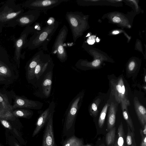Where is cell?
<instances>
[{
  "label": "cell",
  "mask_w": 146,
  "mask_h": 146,
  "mask_svg": "<svg viewBox=\"0 0 146 146\" xmlns=\"http://www.w3.org/2000/svg\"><path fill=\"white\" fill-rule=\"evenodd\" d=\"M84 94L83 91L78 93L70 102L65 112L62 133L66 138L74 135L75 121Z\"/></svg>",
  "instance_id": "1"
},
{
  "label": "cell",
  "mask_w": 146,
  "mask_h": 146,
  "mask_svg": "<svg viewBox=\"0 0 146 146\" xmlns=\"http://www.w3.org/2000/svg\"><path fill=\"white\" fill-rule=\"evenodd\" d=\"M52 22L40 31L36 30L31 39L30 46L31 48L36 49L42 48L47 50V46L52 36L59 26L58 22L52 18Z\"/></svg>",
  "instance_id": "2"
},
{
  "label": "cell",
  "mask_w": 146,
  "mask_h": 146,
  "mask_svg": "<svg viewBox=\"0 0 146 146\" xmlns=\"http://www.w3.org/2000/svg\"><path fill=\"white\" fill-rule=\"evenodd\" d=\"M111 95L113 96L115 101L118 104L125 102L128 105L130 103L128 96V90L126 87L123 77L119 76L118 78L110 80Z\"/></svg>",
  "instance_id": "3"
},
{
  "label": "cell",
  "mask_w": 146,
  "mask_h": 146,
  "mask_svg": "<svg viewBox=\"0 0 146 146\" xmlns=\"http://www.w3.org/2000/svg\"><path fill=\"white\" fill-rule=\"evenodd\" d=\"M68 30L64 25L59 31L52 47V53L55 55L62 62H65L67 59L68 55L64 45L68 34Z\"/></svg>",
  "instance_id": "4"
},
{
  "label": "cell",
  "mask_w": 146,
  "mask_h": 146,
  "mask_svg": "<svg viewBox=\"0 0 146 146\" xmlns=\"http://www.w3.org/2000/svg\"><path fill=\"white\" fill-rule=\"evenodd\" d=\"M65 17L71 29L73 41L75 42L83 30V18L77 11H67Z\"/></svg>",
  "instance_id": "5"
},
{
  "label": "cell",
  "mask_w": 146,
  "mask_h": 146,
  "mask_svg": "<svg viewBox=\"0 0 146 146\" xmlns=\"http://www.w3.org/2000/svg\"><path fill=\"white\" fill-rule=\"evenodd\" d=\"M54 63L50 54H44L35 67L34 71L35 82L39 86L45 75L53 69Z\"/></svg>",
  "instance_id": "6"
},
{
  "label": "cell",
  "mask_w": 146,
  "mask_h": 146,
  "mask_svg": "<svg viewBox=\"0 0 146 146\" xmlns=\"http://www.w3.org/2000/svg\"><path fill=\"white\" fill-rule=\"evenodd\" d=\"M70 0H32L27 3V6L33 10H46L56 7L63 2Z\"/></svg>",
  "instance_id": "7"
},
{
  "label": "cell",
  "mask_w": 146,
  "mask_h": 146,
  "mask_svg": "<svg viewBox=\"0 0 146 146\" xmlns=\"http://www.w3.org/2000/svg\"><path fill=\"white\" fill-rule=\"evenodd\" d=\"M53 112L45 125L41 146H57L55 142L53 128Z\"/></svg>",
  "instance_id": "8"
},
{
  "label": "cell",
  "mask_w": 146,
  "mask_h": 146,
  "mask_svg": "<svg viewBox=\"0 0 146 146\" xmlns=\"http://www.w3.org/2000/svg\"><path fill=\"white\" fill-rule=\"evenodd\" d=\"M55 104L53 101L49 104V106L39 115L36 123L35 129L33 132V137L38 134L45 125L52 113L54 111Z\"/></svg>",
  "instance_id": "9"
},
{
  "label": "cell",
  "mask_w": 146,
  "mask_h": 146,
  "mask_svg": "<svg viewBox=\"0 0 146 146\" xmlns=\"http://www.w3.org/2000/svg\"><path fill=\"white\" fill-rule=\"evenodd\" d=\"M43 106V103L38 101H34L19 96H16L13 109L26 108L28 109L40 110Z\"/></svg>",
  "instance_id": "10"
},
{
  "label": "cell",
  "mask_w": 146,
  "mask_h": 146,
  "mask_svg": "<svg viewBox=\"0 0 146 146\" xmlns=\"http://www.w3.org/2000/svg\"><path fill=\"white\" fill-rule=\"evenodd\" d=\"M44 54L42 50L39 51L34 55L30 61L27 69V76L29 80H35L34 71L35 67Z\"/></svg>",
  "instance_id": "11"
},
{
  "label": "cell",
  "mask_w": 146,
  "mask_h": 146,
  "mask_svg": "<svg viewBox=\"0 0 146 146\" xmlns=\"http://www.w3.org/2000/svg\"><path fill=\"white\" fill-rule=\"evenodd\" d=\"M53 69L49 71L44 77L40 86L42 94L46 98L50 97L52 89Z\"/></svg>",
  "instance_id": "12"
},
{
  "label": "cell",
  "mask_w": 146,
  "mask_h": 146,
  "mask_svg": "<svg viewBox=\"0 0 146 146\" xmlns=\"http://www.w3.org/2000/svg\"><path fill=\"white\" fill-rule=\"evenodd\" d=\"M118 104L115 101L110 103L107 119L106 131L108 132L115 126Z\"/></svg>",
  "instance_id": "13"
},
{
  "label": "cell",
  "mask_w": 146,
  "mask_h": 146,
  "mask_svg": "<svg viewBox=\"0 0 146 146\" xmlns=\"http://www.w3.org/2000/svg\"><path fill=\"white\" fill-rule=\"evenodd\" d=\"M133 103L135 109L138 120L143 127L146 124V109L136 97L134 98Z\"/></svg>",
  "instance_id": "14"
},
{
  "label": "cell",
  "mask_w": 146,
  "mask_h": 146,
  "mask_svg": "<svg viewBox=\"0 0 146 146\" xmlns=\"http://www.w3.org/2000/svg\"><path fill=\"white\" fill-rule=\"evenodd\" d=\"M40 11L33 10L28 14L19 18V22L23 25H27L31 24L36 21L39 18Z\"/></svg>",
  "instance_id": "15"
},
{
  "label": "cell",
  "mask_w": 146,
  "mask_h": 146,
  "mask_svg": "<svg viewBox=\"0 0 146 146\" xmlns=\"http://www.w3.org/2000/svg\"><path fill=\"white\" fill-rule=\"evenodd\" d=\"M125 136L123 125L121 122L118 127L117 134L112 146H125Z\"/></svg>",
  "instance_id": "16"
},
{
  "label": "cell",
  "mask_w": 146,
  "mask_h": 146,
  "mask_svg": "<svg viewBox=\"0 0 146 146\" xmlns=\"http://www.w3.org/2000/svg\"><path fill=\"white\" fill-rule=\"evenodd\" d=\"M61 144L62 146H82L84 141L82 138H79L74 135L62 140Z\"/></svg>",
  "instance_id": "17"
},
{
  "label": "cell",
  "mask_w": 146,
  "mask_h": 146,
  "mask_svg": "<svg viewBox=\"0 0 146 146\" xmlns=\"http://www.w3.org/2000/svg\"><path fill=\"white\" fill-rule=\"evenodd\" d=\"M120 104L123 117L126 121L127 125L129 126L131 131H134L135 128L133 122L127 108L128 105L125 102H122Z\"/></svg>",
  "instance_id": "18"
},
{
  "label": "cell",
  "mask_w": 146,
  "mask_h": 146,
  "mask_svg": "<svg viewBox=\"0 0 146 146\" xmlns=\"http://www.w3.org/2000/svg\"><path fill=\"white\" fill-rule=\"evenodd\" d=\"M21 12V11H19L14 12L12 10L8 11H3L0 13V22H5L15 18Z\"/></svg>",
  "instance_id": "19"
},
{
  "label": "cell",
  "mask_w": 146,
  "mask_h": 146,
  "mask_svg": "<svg viewBox=\"0 0 146 146\" xmlns=\"http://www.w3.org/2000/svg\"><path fill=\"white\" fill-rule=\"evenodd\" d=\"M116 128L114 126L106 134L105 140L107 146H112L115 141L116 137Z\"/></svg>",
  "instance_id": "20"
},
{
  "label": "cell",
  "mask_w": 146,
  "mask_h": 146,
  "mask_svg": "<svg viewBox=\"0 0 146 146\" xmlns=\"http://www.w3.org/2000/svg\"><path fill=\"white\" fill-rule=\"evenodd\" d=\"M127 126V131L125 136V146H137L134 131H131Z\"/></svg>",
  "instance_id": "21"
},
{
  "label": "cell",
  "mask_w": 146,
  "mask_h": 146,
  "mask_svg": "<svg viewBox=\"0 0 146 146\" xmlns=\"http://www.w3.org/2000/svg\"><path fill=\"white\" fill-rule=\"evenodd\" d=\"M101 101L100 98H98L90 104L89 108V112L91 116L95 117L97 115L98 112V108Z\"/></svg>",
  "instance_id": "22"
},
{
  "label": "cell",
  "mask_w": 146,
  "mask_h": 146,
  "mask_svg": "<svg viewBox=\"0 0 146 146\" xmlns=\"http://www.w3.org/2000/svg\"><path fill=\"white\" fill-rule=\"evenodd\" d=\"M12 113L13 115L28 118L31 117L33 115V112L29 110L21 109L13 111Z\"/></svg>",
  "instance_id": "23"
},
{
  "label": "cell",
  "mask_w": 146,
  "mask_h": 146,
  "mask_svg": "<svg viewBox=\"0 0 146 146\" xmlns=\"http://www.w3.org/2000/svg\"><path fill=\"white\" fill-rule=\"evenodd\" d=\"M110 104L109 102L106 103L100 113L98 120V125L100 128H102L104 126L108 109Z\"/></svg>",
  "instance_id": "24"
},
{
  "label": "cell",
  "mask_w": 146,
  "mask_h": 146,
  "mask_svg": "<svg viewBox=\"0 0 146 146\" xmlns=\"http://www.w3.org/2000/svg\"><path fill=\"white\" fill-rule=\"evenodd\" d=\"M27 35L24 34L17 41L16 44V56L17 59L18 60L20 57V51L22 47L25 42Z\"/></svg>",
  "instance_id": "25"
},
{
  "label": "cell",
  "mask_w": 146,
  "mask_h": 146,
  "mask_svg": "<svg viewBox=\"0 0 146 146\" xmlns=\"http://www.w3.org/2000/svg\"><path fill=\"white\" fill-rule=\"evenodd\" d=\"M0 106L12 111L13 109L8 100L1 95H0Z\"/></svg>",
  "instance_id": "26"
},
{
  "label": "cell",
  "mask_w": 146,
  "mask_h": 146,
  "mask_svg": "<svg viewBox=\"0 0 146 146\" xmlns=\"http://www.w3.org/2000/svg\"><path fill=\"white\" fill-rule=\"evenodd\" d=\"M0 75L3 77H9L11 76L10 70L0 63Z\"/></svg>",
  "instance_id": "27"
},
{
  "label": "cell",
  "mask_w": 146,
  "mask_h": 146,
  "mask_svg": "<svg viewBox=\"0 0 146 146\" xmlns=\"http://www.w3.org/2000/svg\"><path fill=\"white\" fill-rule=\"evenodd\" d=\"M12 111L0 106V117L10 118L13 117Z\"/></svg>",
  "instance_id": "28"
},
{
  "label": "cell",
  "mask_w": 146,
  "mask_h": 146,
  "mask_svg": "<svg viewBox=\"0 0 146 146\" xmlns=\"http://www.w3.org/2000/svg\"><path fill=\"white\" fill-rule=\"evenodd\" d=\"M135 64L134 62H131L129 63L128 66V72L130 73H132L135 72Z\"/></svg>",
  "instance_id": "29"
},
{
  "label": "cell",
  "mask_w": 146,
  "mask_h": 146,
  "mask_svg": "<svg viewBox=\"0 0 146 146\" xmlns=\"http://www.w3.org/2000/svg\"><path fill=\"white\" fill-rule=\"evenodd\" d=\"M101 61L99 59H96L94 60L91 63V67H97L99 66L100 64Z\"/></svg>",
  "instance_id": "30"
},
{
  "label": "cell",
  "mask_w": 146,
  "mask_h": 146,
  "mask_svg": "<svg viewBox=\"0 0 146 146\" xmlns=\"http://www.w3.org/2000/svg\"><path fill=\"white\" fill-rule=\"evenodd\" d=\"M141 136V138L140 146H146V135Z\"/></svg>",
  "instance_id": "31"
},
{
  "label": "cell",
  "mask_w": 146,
  "mask_h": 146,
  "mask_svg": "<svg viewBox=\"0 0 146 146\" xmlns=\"http://www.w3.org/2000/svg\"><path fill=\"white\" fill-rule=\"evenodd\" d=\"M87 42L88 43L90 44H94L95 42L94 37L92 36L89 38L87 40Z\"/></svg>",
  "instance_id": "32"
},
{
  "label": "cell",
  "mask_w": 146,
  "mask_h": 146,
  "mask_svg": "<svg viewBox=\"0 0 146 146\" xmlns=\"http://www.w3.org/2000/svg\"><path fill=\"white\" fill-rule=\"evenodd\" d=\"M2 124L6 128H9V123L6 120H3L1 121Z\"/></svg>",
  "instance_id": "33"
},
{
  "label": "cell",
  "mask_w": 146,
  "mask_h": 146,
  "mask_svg": "<svg viewBox=\"0 0 146 146\" xmlns=\"http://www.w3.org/2000/svg\"><path fill=\"white\" fill-rule=\"evenodd\" d=\"M113 21L114 23H119L121 20L120 18L118 17H115L113 19Z\"/></svg>",
  "instance_id": "34"
},
{
  "label": "cell",
  "mask_w": 146,
  "mask_h": 146,
  "mask_svg": "<svg viewBox=\"0 0 146 146\" xmlns=\"http://www.w3.org/2000/svg\"><path fill=\"white\" fill-rule=\"evenodd\" d=\"M142 131L143 135H146V124H145L143 128Z\"/></svg>",
  "instance_id": "35"
},
{
  "label": "cell",
  "mask_w": 146,
  "mask_h": 146,
  "mask_svg": "<svg viewBox=\"0 0 146 146\" xmlns=\"http://www.w3.org/2000/svg\"><path fill=\"white\" fill-rule=\"evenodd\" d=\"M119 33V32L117 31H115L113 32L112 33L114 35L117 34Z\"/></svg>",
  "instance_id": "36"
},
{
  "label": "cell",
  "mask_w": 146,
  "mask_h": 146,
  "mask_svg": "<svg viewBox=\"0 0 146 146\" xmlns=\"http://www.w3.org/2000/svg\"><path fill=\"white\" fill-rule=\"evenodd\" d=\"M5 80L4 78V77L0 75V81H3Z\"/></svg>",
  "instance_id": "37"
},
{
  "label": "cell",
  "mask_w": 146,
  "mask_h": 146,
  "mask_svg": "<svg viewBox=\"0 0 146 146\" xmlns=\"http://www.w3.org/2000/svg\"><path fill=\"white\" fill-rule=\"evenodd\" d=\"M82 146H92L90 144H87L86 145H83Z\"/></svg>",
  "instance_id": "38"
},
{
  "label": "cell",
  "mask_w": 146,
  "mask_h": 146,
  "mask_svg": "<svg viewBox=\"0 0 146 146\" xmlns=\"http://www.w3.org/2000/svg\"><path fill=\"white\" fill-rule=\"evenodd\" d=\"M96 40L97 42H98L100 41V40L99 39H98V37L97 38Z\"/></svg>",
  "instance_id": "39"
},
{
  "label": "cell",
  "mask_w": 146,
  "mask_h": 146,
  "mask_svg": "<svg viewBox=\"0 0 146 146\" xmlns=\"http://www.w3.org/2000/svg\"><path fill=\"white\" fill-rule=\"evenodd\" d=\"M144 80H145V82H146V76L145 75V76Z\"/></svg>",
  "instance_id": "40"
},
{
  "label": "cell",
  "mask_w": 146,
  "mask_h": 146,
  "mask_svg": "<svg viewBox=\"0 0 146 146\" xmlns=\"http://www.w3.org/2000/svg\"><path fill=\"white\" fill-rule=\"evenodd\" d=\"M99 146H105V145L104 144H102L100 145Z\"/></svg>",
  "instance_id": "41"
},
{
  "label": "cell",
  "mask_w": 146,
  "mask_h": 146,
  "mask_svg": "<svg viewBox=\"0 0 146 146\" xmlns=\"http://www.w3.org/2000/svg\"><path fill=\"white\" fill-rule=\"evenodd\" d=\"M90 35V34H88V35L87 36H89V35Z\"/></svg>",
  "instance_id": "42"
}]
</instances>
